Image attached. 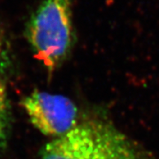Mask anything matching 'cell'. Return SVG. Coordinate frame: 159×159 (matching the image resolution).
I'll return each instance as SVG.
<instances>
[{"instance_id":"cell-5","label":"cell","mask_w":159,"mask_h":159,"mask_svg":"<svg viewBox=\"0 0 159 159\" xmlns=\"http://www.w3.org/2000/svg\"><path fill=\"white\" fill-rule=\"evenodd\" d=\"M4 53V42H3V38L0 34V58L3 56Z\"/></svg>"},{"instance_id":"cell-1","label":"cell","mask_w":159,"mask_h":159,"mask_svg":"<svg viewBox=\"0 0 159 159\" xmlns=\"http://www.w3.org/2000/svg\"><path fill=\"white\" fill-rule=\"evenodd\" d=\"M39 159H146L123 132L102 120L80 123L48 142Z\"/></svg>"},{"instance_id":"cell-4","label":"cell","mask_w":159,"mask_h":159,"mask_svg":"<svg viewBox=\"0 0 159 159\" xmlns=\"http://www.w3.org/2000/svg\"><path fill=\"white\" fill-rule=\"evenodd\" d=\"M11 127L10 104L8 101L6 86L0 76V148H5L7 144Z\"/></svg>"},{"instance_id":"cell-3","label":"cell","mask_w":159,"mask_h":159,"mask_svg":"<svg viewBox=\"0 0 159 159\" xmlns=\"http://www.w3.org/2000/svg\"><path fill=\"white\" fill-rule=\"evenodd\" d=\"M21 104L30 122L47 136H61L78 124V109L71 99L62 95L34 90Z\"/></svg>"},{"instance_id":"cell-2","label":"cell","mask_w":159,"mask_h":159,"mask_svg":"<svg viewBox=\"0 0 159 159\" xmlns=\"http://www.w3.org/2000/svg\"><path fill=\"white\" fill-rule=\"evenodd\" d=\"M27 37L36 58L52 73L73 45L71 0H43L28 24Z\"/></svg>"}]
</instances>
